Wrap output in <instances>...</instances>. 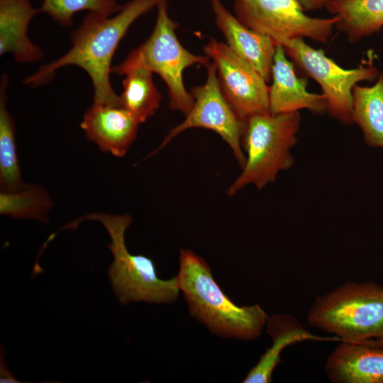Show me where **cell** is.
Returning <instances> with one entry per match:
<instances>
[{"label":"cell","instance_id":"8","mask_svg":"<svg viewBox=\"0 0 383 383\" xmlns=\"http://www.w3.org/2000/svg\"><path fill=\"white\" fill-rule=\"evenodd\" d=\"M233 8L241 23L281 45L294 38L327 43L338 19L311 17L299 0H233Z\"/></svg>","mask_w":383,"mask_h":383},{"label":"cell","instance_id":"19","mask_svg":"<svg viewBox=\"0 0 383 383\" xmlns=\"http://www.w3.org/2000/svg\"><path fill=\"white\" fill-rule=\"evenodd\" d=\"M353 119L367 145L383 149V71L373 85L353 87Z\"/></svg>","mask_w":383,"mask_h":383},{"label":"cell","instance_id":"3","mask_svg":"<svg viewBox=\"0 0 383 383\" xmlns=\"http://www.w3.org/2000/svg\"><path fill=\"white\" fill-rule=\"evenodd\" d=\"M308 321L340 342L383 347V286L346 282L316 298Z\"/></svg>","mask_w":383,"mask_h":383},{"label":"cell","instance_id":"18","mask_svg":"<svg viewBox=\"0 0 383 383\" xmlns=\"http://www.w3.org/2000/svg\"><path fill=\"white\" fill-rule=\"evenodd\" d=\"M325 8L338 16L335 28L344 33L350 44L383 28V0H327Z\"/></svg>","mask_w":383,"mask_h":383},{"label":"cell","instance_id":"16","mask_svg":"<svg viewBox=\"0 0 383 383\" xmlns=\"http://www.w3.org/2000/svg\"><path fill=\"white\" fill-rule=\"evenodd\" d=\"M111 72L124 76L123 91L119 96L121 106L140 123L145 122L158 109L161 94L155 86L153 72L133 50L120 64L113 66Z\"/></svg>","mask_w":383,"mask_h":383},{"label":"cell","instance_id":"24","mask_svg":"<svg viewBox=\"0 0 383 383\" xmlns=\"http://www.w3.org/2000/svg\"><path fill=\"white\" fill-rule=\"evenodd\" d=\"M211 4L215 2H221V0H209Z\"/></svg>","mask_w":383,"mask_h":383},{"label":"cell","instance_id":"23","mask_svg":"<svg viewBox=\"0 0 383 383\" xmlns=\"http://www.w3.org/2000/svg\"><path fill=\"white\" fill-rule=\"evenodd\" d=\"M305 11H315L326 6L327 0H299Z\"/></svg>","mask_w":383,"mask_h":383},{"label":"cell","instance_id":"11","mask_svg":"<svg viewBox=\"0 0 383 383\" xmlns=\"http://www.w3.org/2000/svg\"><path fill=\"white\" fill-rule=\"evenodd\" d=\"M140 123L121 106L91 104L80 123L86 138L103 152L123 157L134 141Z\"/></svg>","mask_w":383,"mask_h":383},{"label":"cell","instance_id":"21","mask_svg":"<svg viewBox=\"0 0 383 383\" xmlns=\"http://www.w3.org/2000/svg\"><path fill=\"white\" fill-rule=\"evenodd\" d=\"M52 201L44 188L36 184H24L13 192H1L0 213L17 219L32 218L46 223Z\"/></svg>","mask_w":383,"mask_h":383},{"label":"cell","instance_id":"15","mask_svg":"<svg viewBox=\"0 0 383 383\" xmlns=\"http://www.w3.org/2000/svg\"><path fill=\"white\" fill-rule=\"evenodd\" d=\"M40 13L30 0H0V55L10 54L18 62L39 61L43 56L40 47L28 35L31 20Z\"/></svg>","mask_w":383,"mask_h":383},{"label":"cell","instance_id":"5","mask_svg":"<svg viewBox=\"0 0 383 383\" xmlns=\"http://www.w3.org/2000/svg\"><path fill=\"white\" fill-rule=\"evenodd\" d=\"M299 111L252 115L245 121L242 147L247 153L241 173L226 193L234 196L248 184L261 189L276 180L277 174L294 162L291 150L297 143Z\"/></svg>","mask_w":383,"mask_h":383},{"label":"cell","instance_id":"20","mask_svg":"<svg viewBox=\"0 0 383 383\" xmlns=\"http://www.w3.org/2000/svg\"><path fill=\"white\" fill-rule=\"evenodd\" d=\"M8 76L2 75L0 85V187L1 192H13L25 184L18 165L15 123L6 108Z\"/></svg>","mask_w":383,"mask_h":383},{"label":"cell","instance_id":"1","mask_svg":"<svg viewBox=\"0 0 383 383\" xmlns=\"http://www.w3.org/2000/svg\"><path fill=\"white\" fill-rule=\"evenodd\" d=\"M160 1L129 0L111 16L88 12L70 35V50L25 78L24 84L31 87L43 85L54 78L58 70L77 66L91 79L93 104L121 106L110 79L113 56L132 24L156 7Z\"/></svg>","mask_w":383,"mask_h":383},{"label":"cell","instance_id":"4","mask_svg":"<svg viewBox=\"0 0 383 383\" xmlns=\"http://www.w3.org/2000/svg\"><path fill=\"white\" fill-rule=\"evenodd\" d=\"M88 220L100 222L110 236L111 243L107 246L113 261L108 274L121 304L137 301L167 304L177 299L180 290L177 276L170 279L159 278L152 259L143 255L131 254L128 250L125 233L133 222L130 214L91 213L66 224L62 229H75L82 221Z\"/></svg>","mask_w":383,"mask_h":383},{"label":"cell","instance_id":"6","mask_svg":"<svg viewBox=\"0 0 383 383\" xmlns=\"http://www.w3.org/2000/svg\"><path fill=\"white\" fill-rule=\"evenodd\" d=\"M156 8V21L151 34L134 50L142 62L165 83L170 109L186 116L194 99L184 84L183 72L197 64L206 67L211 59L206 55H194L182 46L175 31L178 24L168 13L167 0H160Z\"/></svg>","mask_w":383,"mask_h":383},{"label":"cell","instance_id":"9","mask_svg":"<svg viewBox=\"0 0 383 383\" xmlns=\"http://www.w3.org/2000/svg\"><path fill=\"white\" fill-rule=\"evenodd\" d=\"M207 77L204 84L189 91L194 104L185 118L167 133L160 146L150 155L159 152L183 131L202 128L214 131L231 148L238 164L243 167L246 157L242 149V139L246 119L242 118L224 97L217 78L216 67L210 61L205 67Z\"/></svg>","mask_w":383,"mask_h":383},{"label":"cell","instance_id":"13","mask_svg":"<svg viewBox=\"0 0 383 383\" xmlns=\"http://www.w3.org/2000/svg\"><path fill=\"white\" fill-rule=\"evenodd\" d=\"M211 9L216 27L223 35L226 45L269 83L276 43L268 35L244 26L221 2L212 3Z\"/></svg>","mask_w":383,"mask_h":383},{"label":"cell","instance_id":"2","mask_svg":"<svg viewBox=\"0 0 383 383\" xmlns=\"http://www.w3.org/2000/svg\"><path fill=\"white\" fill-rule=\"evenodd\" d=\"M179 260L178 287L191 316L223 338L252 340L260 335L269 318L260 306L235 304L215 281L204 259L193 251L180 249Z\"/></svg>","mask_w":383,"mask_h":383},{"label":"cell","instance_id":"14","mask_svg":"<svg viewBox=\"0 0 383 383\" xmlns=\"http://www.w3.org/2000/svg\"><path fill=\"white\" fill-rule=\"evenodd\" d=\"M325 370L333 383H383V347L340 342Z\"/></svg>","mask_w":383,"mask_h":383},{"label":"cell","instance_id":"22","mask_svg":"<svg viewBox=\"0 0 383 383\" xmlns=\"http://www.w3.org/2000/svg\"><path fill=\"white\" fill-rule=\"evenodd\" d=\"M122 6L118 0H43L39 8L40 13H46L60 26L69 27L72 25L77 12L88 11L111 16Z\"/></svg>","mask_w":383,"mask_h":383},{"label":"cell","instance_id":"10","mask_svg":"<svg viewBox=\"0 0 383 383\" xmlns=\"http://www.w3.org/2000/svg\"><path fill=\"white\" fill-rule=\"evenodd\" d=\"M204 52L216 67L221 90L243 119L270 111L269 88L262 76L225 43L211 38Z\"/></svg>","mask_w":383,"mask_h":383},{"label":"cell","instance_id":"12","mask_svg":"<svg viewBox=\"0 0 383 383\" xmlns=\"http://www.w3.org/2000/svg\"><path fill=\"white\" fill-rule=\"evenodd\" d=\"M286 54L284 47L277 45L269 88L270 112L275 114L307 109L323 114L327 108L326 96L308 91L306 81L297 76L293 62Z\"/></svg>","mask_w":383,"mask_h":383},{"label":"cell","instance_id":"7","mask_svg":"<svg viewBox=\"0 0 383 383\" xmlns=\"http://www.w3.org/2000/svg\"><path fill=\"white\" fill-rule=\"evenodd\" d=\"M282 46L292 62L321 86L326 98V113L343 125L353 124V87L360 82H375L380 71L372 63L343 69L304 38L287 40Z\"/></svg>","mask_w":383,"mask_h":383},{"label":"cell","instance_id":"17","mask_svg":"<svg viewBox=\"0 0 383 383\" xmlns=\"http://www.w3.org/2000/svg\"><path fill=\"white\" fill-rule=\"evenodd\" d=\"M267 329L272 345L260 357L243 381L244 383H270L273 371L281 361V353L288 346L305 340L340 342L338 338L316 336L306 330L294 317L287 314L269 317Z\"/></svg>","mask_w":383,"mask_h":383}]
</instances>
